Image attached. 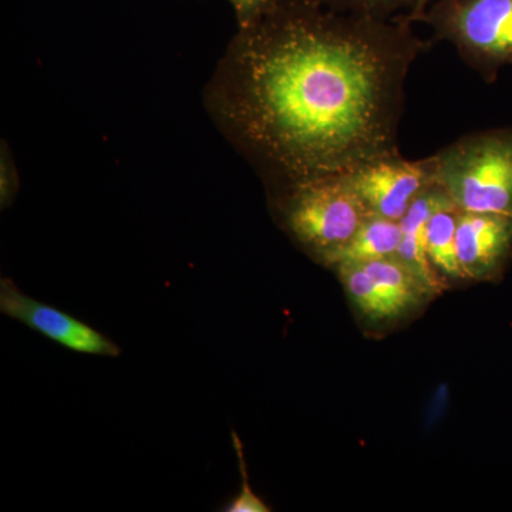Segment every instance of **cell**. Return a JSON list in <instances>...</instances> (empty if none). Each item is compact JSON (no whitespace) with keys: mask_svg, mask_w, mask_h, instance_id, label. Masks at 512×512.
Wrapping results in <instances>:
<instances>
[{"mask_svg":"<svg viewBox=\"0 0 512 512\" xmlns=\"http://www.w3.org/2000/svg\"><path fill=\"white\" fill-rule=\"evenodd\" d=\"M410 20L269 0L239 23L208 84L212 119L275 190L399 154Z\"/></svg>","mask_w":512,"mask_h":512,"instance_id":"6da1fadb","label":"cell"},{"mask_svg":"<svg viewBox=\"0 0 512 512\" xmlns=\"http://www.w3.org/2000/svg\"><path fill=\"white\" fill-rule=\"evenodd\" d=\"M276 210L291 237L325 265L373 215L348 175L315 178L276 190Z\"/></svg>","mask_w":512,"mask_h":512,"instance_id":"7a4b0ae2","label":"cell"},{"mask_svg":"<svg viewBox=\"0 0 512 512\" xmlns=\"http://www.w3.org/2000/svg\"><path fill=\"white\" fill-rule=\"evenodd\" d=\"M433 158L436 184L458 210L512 217V130L471 134Z\"/></svg>","mask_w":512,"mask_h":512,"instance_id":"3957f363","label":"cell"},{"mask_svg":"<svg viewBox=\"0 0 512 512\" xmlns=\"http://www.w3.org/2000/svg\"><path fill=\"white\" fill-rule=\"evenodd\" d=\"M420 19L478 69L512 64V0H439Z\"/></svg>","mask_w":512,"mask_h":512,"instance_id":"277c9868","label":"cell"},{"mask_svg":"<svg viewBox=\"0 0 512 512\" xmlns=\"http://www.w3.org/2000/svg\"><path fill=\"white\" fill-rule=\"evenodd\" d=\"M370 212L402 221L413 201L436 184L434 158L404 160L400 154L377 158L348 174Z\"/></svg>","mask_w":512,"mask_h":512,"instance_id":"5b68a950","label":"cell"},{"mask_svg":"<svg viewBox=\"0 0 512 512\" xmlns=\"http://www.w3.org/2000/svg\"><path fill=\"white\" fill-rule=\"evenodd\" d=\"M0 312L73 352L93 356L121 355L120 346L99 330L69 313L36 301L20 291L9 278L0 281Z\"/></svg>","mask_w":512,"mask_h":512,"instance_id":"8992f818","label":"cell"},{"mask_svg":"<svg viewBox=\"0 0 512 512\" xmlns=\"http://www.w3.org/2000/svg\"><path fill=\"white\" fill-rule=\"evenodd\" d=\"M512 247V217L460 211L457 222V255L467 279L493 275Z\"/></svg>","mask_w":512,"mask_h":512,"instance_id":"52a82bcc","label":"cell"},{"mask_svg":"<svg viewBox=\"0 0 512 512\" xmlns=\"http://www.w3.org/2000/svg\"><path fill=\"white\" fill-rule=\"evenodd\" d=\"M447 205H454L453 201L439 185L434 184L421 192L400 221L403 237L396 256L419 276L430 292H440L443 286L427 255V225L434 212Z\"/></svg>","mask_w":512,"mask_h":512,"instance_id":"ba28073f","label":"cell"},{"mask_svg":"<svg viewBox=\"0 0 512 512\" xmlns=\"http://www.w3.org/2000/svg\"><path fill=\"white\" fill-rule=\"evenodd\" d=\"M402 237L400 221L373 214L367 218L352 241L330 259L328 266L362 264L373 259L394 256L399 251Z\"/></svg>","mask_w":512,"mask_h":512,"instance_id":"9c48e42d","label":"cell"},{"mask_svg":"<svg viewBox=\"0 0 512 512\" xmlns=\"http://www.w3.org/2000/svg\"><path fill=\"white\" fill-rule=\"evenodd\" d=\"M360 265L365 266L396 315L417 305L423 296L431 293L419 276L396 255L362 262Z\"/></svg>","mask_w":512,"mask_h":512,"instance_id":"30bf717a","label":"cell"},{"mask_svg":"<svg viewBox=\"0 0 512 512\" xmlns=\"http://www.w3.org/2000/svg\"><path fill=\"white\" fill-rule=\"evenodd\" d=\"M460 210L447 205L434 212L427 225V255L433 268L451 278H464L457 255V222Z\"/></svg>","mask_w":512,"mask_h":512,"instance_id":"8fae6325","label":"cell"},{"mask_svg":"<svg viewBox=\"0 0 512 512\" xmlns=\"http://www.w3.org/2000/svg\"><path fill=\"white\" fill-rule=\"evenodd\" d=\"M335 268L338 269L340 281L345 286L346 292L349 293L350 299L355 302L363 315L372 320H382L396 316V312L386 301L383 293L379 291L365 266L339 264Z\"/></svg>","mask_w":512,"mask_h":512,"instance_id":"7c38bea8","label":"cell"},{"mask_svg":"<svg viewBox=\"0 0 512 512\" xmlns=\"http://www.w3.org/2000/svg\"><path fill=\"white\" fill-rule=\"evenodd\" d=\"M232 443L237 451L239 468H241V491L238 497L227 505L228 512H268L269 507L251 490L249 485L247 463H245L244 448L237 433H232Z\"/></svg>","mask_w":512,"mask_h":512,"instance_id":"4fadbf2b","label":"cell"},{"mask_svg":"<svg viewBox=\"0 0 512 512\" xmlns=\"http://www.w3.org/2000/svg\"><path fill=\"white\" fill-rule=\"evenodd\" d=\"M329 2L338 8L352 10V12L387 18L393 10L413 0H329Z\"/></svg>","mask_w":512,"mask_h":512,"instance_id":"5bb4252c","label":"cell"},{"mask_svg":"<svg viewBox=\"0 0 512 512\" xmlns=\"http://www.w3.org/2000/svg\"><path fill=\"white\" fill-rule=\"evenodd\" d=\"M228 2L231 3L232 8L235 10L239 25V23L248 22L249 19L258 15L265 8L269 0H228Z\"/></svg>","mask_w":512,"mask_h":512,"instance_id":"9a60e30c","label":"cell"},{"mask_svg":"<svg viewBox=\"0 0 512 512\" xmlns=\"http://www.w3.org/2000/svg\"><path fill=\"white\" fill-rule=\"evenodd\" d=\"M12 161L5 160V156L2 154V205L5 207L6 204H9L12 201L13 194H15L16 187L13 184H10V178H16L15 170L12 167Z\"/></svg>","mask_w":512,"mask_h":512,"instance_id":"2e32d148","label":"cell"},{"mask_svg":"<svg viewBox=\"0 0 512 512\" xmlns=\"http://www.w3.org/2000/svg\"><path fill=\"white\" fill-rule=\"evenodd\" d=\"M430 2L431 0H413L414 9L412 16H410L409 20L420 19L421 16L424 15V12H426L427 5H429Z\"/></svg>","mask_w":512,"mask_h":512,"instance_id":"e0dca14e","label":"cell"}]
</instances>
